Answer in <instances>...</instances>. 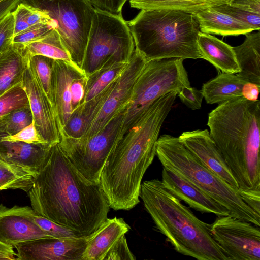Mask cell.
I'll list each match as a JSON object with an SVG mask.
<instances>
[{
	"instance_id": "8992f818",
	"label": "cell",
	"mask_w": 260,
	"mask_h": 260,
	"mask_svg": "<svg viewBox=\"0 0 260 260\" xmlns=\"http://www.w3.org/2000/svg\"><path fill=\"white\" fill-rule=\"evenodd\" d=\"M156 155L167 169L181 176L225 207L230 215L260 226V214L245 202L250 190L236 189L206 167L177 137H158Z\"/></svg>"
},
{
	"instance_id": "ffe728a7",
	"label": "cell",
	"mask_w": 260,
	"mask_h": 260,
	"mask_svg": "<svg viewBox=\"0 0 260 260\" xmlns=\"http://www.w3.org/2000/svg\"><path fill=\"white\" fill-rule=\"evenodd\" d=\"M131 227L121 218H106L89 235L82 260H103L111 247Z\"/></svg>"
},
{
	"instance_id": "74e56055",
	"label": "cell",
	"mask_w": 260,
	"mask_h": 260,
	"mask_svg": "<svg viewBox=\"0 0 260 260\" xmlns=\"http://www.w3.org/2000/svg\"><path fill=\"white\" fill-rule=\"evenodd\" d=\"M0 138L2 140L10 142L20 141L28 144L49 145L37 131L34 120L17 134L12 136H3L0 134Z\"/></svg>"
},
{
	"instance_id": "4dcf8cb0",
	"label": "cell",
	"mask_w": 260,
	"mask_h": 260,
	"mask_svg": "<svg viewBox=\"0 0 260 260\" xmlns=\"http://www.w3.org/2000/svg\"><path fill=\"white\" fill-rule=\"evenodd\" d=\"M28 107V99L21 82L0 95V121L10 113Z\"/></svg>"
},
{
	"instance_id": "ee69618b",
	"label": "cell",
	"mask_w": 260,
	"mask_h": 260,
	"mask_svg": "<svg viewBox=\"0 0 260 260\" xmlns=\"http://www.w3.org/2000/svg\"><path fill=\"white\" fill-rule=\"evenodd\" d=\"M15 19L14 36L27 29L30 26L27 21L26 10L23 2L19 3L13 11Z\"/></svg>"
},
{
	"instance_id": "7402d4cb",
	"label": "cell",
	"mask_w": 260,
	"mask_h": 260,
	"mask_svg": "<svg viewBox=\"0 0 260 260\" xmlns=\"http://www.w3.org/2000/svg\"><path fill=\"white\" fill-rule=\"evenodd\" d=\"M193 14L202 32L226 36L246 35L253 31L247 25L212 7L199 10Z\"/></svg>"
},
{
	"instance_id": "3957f363",
	"label": "cell",
	"mask_w": 260,
	"mask_h": 260,
	"mask_svg": "<svg viewBox=\"0 0 260 260\" xmlns=\"http://www.w3.org/2000/svg\"><path fill=\"white\" fill-rule=\"evenodd\" d=\"M207 125L238 188L260 191L259 101L240 96L220 103Z\"/></svg>"
},
{
	"instance_id": "7dc6e473",
	"label": "cell",
	"mask_w": 260,
	"mask_h": 260,
	"mask_svg": "<svg viewBox=\"0 0 260 260\" xmlns=\"http://www.w3.org/2000/svg\"><path fill=\"white\" fill-rule=\"evenodd\" d=\"M23 0H4L0 2V21L10 12L14 10Z\"/></svg>"
},
{
	"instance_id": "e0dca14e",
	"label": "cell",
	"mask_w": 260,
	"mask_h": 260,
	"mask_svg": "<svg viewBox=\"0 0 260 260\" xmlns=\"http://www.w3.org/2000/svg\"><path fill=\"white\" fill-rule=\"evenodd\" d=\"M161 181L171 193L202 213H211L218 217L230 215L225 207L172 171L163 168Z\"/></svg>"
},
{
	"instance_id": "d6986e66",
	"label": "cell",
	"mask_w": 260,
	"mask_h": 260,
	"mask_svg": "<svg viewBox=\"0 0 260 260\" xmlns=\"http://www.w3.org/2000/svg\"><path fill=\"white\" fill-rule=\"evenodd\" d=\"M52 146L48 144L10 142L0 138V158L20 166L36 175L45 164Z\"/></svg>"
},
{
	"instance_id": "cb8c5ba5",
	"label": "cell",
	"mask_w": 260,
	"mask_h": 260,
	"mask_svg": "<svg viewBox=\"0 0 260 260\" xmlns=\"http://www.w3.org/2000/svg\"><path fill=\"white\" fill-rule=\"evenodd\" d=\"M28 60L25 48L14 44L0 54V95L22 82Z\"/></svg>"
},
{
	"instance_id": "7c38bea8",
	"label": "cell",
	"mask_w": 260,
	"mask_h": 260,
	"mask_svg": "<svg viewBox=\"0 0 260 260\" xmlns=\"http://www.w3.org/2000/svg\"><path fill=\"white\" fill-rule=\"evenodd\" d=\"M209 230L228 260H260L259 226L229 215L218 217Z\"/></svg>"
},
{
	"instance_id": "484cf974",
	"label": "cell",
	"mask_w": 260,
	"mask_h": 260,
	"mask_svg": "<svg viewBox=\"0 0 260 260\" xmlns=\"http://www.w3.org/2000/svg\"><path fill=\"white\" fill-rule=\"evenodd\" d=\"M128 63H116L100 68L87 75L84 95L81 104L90 101L106 89L121 74Z\"/></svg>"
},
{
	"instance_id": "5bb4252c",
	"label": "cell",
	"mask_w": 260,
	"mask_h": 260,
	"mask_svg": "<svg viewBox=\"0 0 260 260\" xmlns=\"http://www.w3.org/2000/svg\"><path fill=\"white\" fill-rule=\"evenodd\" d=\"M22 84L27 94L37 131L49 145L58 143L60 133L55 112L28 66Z\"/></svg>"
},
{
	"instance_id": "ac0fdd59",
	"label": "cell",
	"mask_w": 260,
	"mask_h": 260,
	"mask_svg": "<svg viewBox=\"0 0 260 260\" xmlns=\"http://www.w3.org/2000/svg\"><path fill=\"white\" fill-rule=\"evenodd\" d=\"M85 75L72 62L53 60L52 87L55 115L59 133L68 121L72 112L71 86L76 78Z\"/></svg>"
},
{
	"instance_id": "603a6c76",
	"label": "cell",
	"mask_w": 260,
	"mask_h": 260,
	"mask_svg": "<svg viewBox=\"0 0 260 260\" xmlns=\"http://www.w3.org/2000/svg\"><path fill=\"white\" fill-rule=\"evenodd\" d=\"M244 42L233 47L240 72L246 82L260 84V32L245 35Z\"/></svg>"
},
{
	"instance_id": "30bf717a",
	"label": "cell",
	"mask_w": 260,
	"mask_h": 260,
	"mask_svg": "<svg viewBox=\"0 0 260 260\" xmlns=\"http://www.w3.org/2000/svg\"><path fill=\"white\" fill-rule=\"evenodd\" d=\"M123 111L114 118L100 132L80 143L60 135L58 144L71 162L89 183L99 184L103 168L116 145Z\"/></svg>"
},
{
	"instance_id": "f35d334b",
	"label": "cell",
	"mask_w": 260,
	"mask_h": 260,
	"mask_svg": "<svg viewBox=\"0 0 260 260\" xmlns=\"http://www.w3.org/2000/svg\"><path fill=\"white\" fill-rule=\"evenodd\" d=\"M24 4L26 13L27 23L30 26L36 24H46L50 25L56 29V22L46 11L27 3H24Z\"/></svg>"
},
{
	"instance_id": "60d3db41",
	"label": "cell",
	"mask_w": 260,
	"mask_h": 260,
	"mask_svg": "<svg viewBox=\"0 0 260 260\" xmlns=\"http://www.w3.org/2000/svg\"><path fill=\"white\" fill-rule=\"evenodd\" d=\"M181 101L192 110L199 109L201 107L204 98L202 90L194 87H184L177 93Z\"/></svg>"
},
{
	"instance_id": "f546056e",
	"label": "cell",
	"mask_w": 260,
	"mask_h": 260,
	"mask_svg": "<svg viewBox=\"0 0 260 260\" xmlns=\"http://www.w3.org/2000/svg\"><path fill=\"white\" fill-rule=\"evenodd\" d=\"M53 60V59L42 55L32 56L29 57L28 67L49 101L55 114L52 87Z\"/></svg>"
},
{
	"instance_id": "ba28073f",
	"label": "cell",
	"mask_w": 260,
	"mask_h": 260,
	"mask_svg": "<svg viewBox=\"0 0 260 260\" xmlns=\"http://www.w3.org/2000/svg\"><path fill=\"white\" fill-rule=\"evenodd\" d=\"M135 50L127 22L121 13L95 8L81 70L86 76L116 63H128Z\"/></svg>"
},
{
	"instance_id": "7a4b0ae2",
	"label": "cell",
	"mask_w": 260,
	"mask_h": 260,
	"mask_svg": "<svg viewBox=\"0 0 260 260\" xmlns=\"http://www.w3.org/2000/svg\"><path fill=\"white\" fill-rule=\"evenodd\" d=\"M177 93L155 100L125 133L109 156L99 185L110 208L129 210L139 202L141 181L156 155V142L162 123Z\"/></svg>"
},
{
	"instance_id": "f6af8a7d",
	"label": "cell",
	"mask_w": 260,
	"mask_h": 260,
	"mask_svg": "<svg viewBox=\"0 0 260 260\" xmlns=\"http://www.w3.org/2000/svg\"><path fill=\"white\" fill-rule=\"evenodd\" d=\"M231 6L260 15V0H231Z\"/></svg>"
},
{
	"instance_id": "1f68e13d",
	"label": "cell",
	"mask_w": 260,
	"mask_h": 260,
	"mask_svg": "<svg viewBox=\"0 0 260 260\" xmlns=\"http://www.w3.org/2000/svg\"><path fill=\"white\" fill-rule=\"evenodd\" d=\"M90 115L84 105L80 104L73 110L68 121L60 131V135L79 140L85 132Z\"/></svg>"
},
{
	"instance_id": "5b68a950",
	"label": "cell",
	"mask_w": 260,
	"mask_h": 260,
	"mask_svg": "<svg viewBox=\"0 0 260 260\" xmlns=\"http://www.w3.org/2000/svg\"><path fill=\"white\" fill-rule=\"evenodd\" d=\"M135 49L146 61L199 59L200 32L193 13L169 9H142L127 22Z\"/></svg>"
},
{
	"instance_id": "836d02e7",
	"label": "cell",
	"mask_w": 260,
	"mask_h": 260,
	"mask_svg": "<svg viewBox=\"0 0 260 260\" xmlns=\"http://www.w3.org/2000/svg\"><path fill=\"white\" fill-rule=\"evenodd\" d=\"M29 216L35 223L55 238L82 237L72 230L37 214L31 207Z\"/></svg>"
},
{
	"instance_id": "e575fe53",
	"label": "cell",
	"mask_w": 260,
	"mask_h": 260,
	"mask_svg": "<svg viewBox=\"0 0 260 260\" xmlns=\"http://www.w3.org/2000/svg\"><path fill=\"white\" fill-rule=\"evenodd\" d=\"M215 10L227 14L251 27L253 30H259L260 15L233 7L229 3L212 7Z\"/></svg>"
},
{
	"instance_id": "9a60e30c",
	"label": "cell",
	"mask_w": 260,
	"mask_h": 260,
	"mask_svg": "<svg viewBox=\"0 0 260 260\" xmlns=\"http://www.w3.org/2000/svg\"><path fill=\"white\" fill-rule=\"evenodd\" d=\"M30 208L17 205L9 208L0 204V242L13 247L32 240L53 238L32 220Z\"/></svg>"
},
{
	"instance_id": "8d00e7d4",
	"label": "cell",
	"mask_w": 260,
	"mask_h": 260,
	"mask_svg": "<svg viewBox=\"0 0 260 260\" xmlns=\"http://www.w3.org/2000/svg\"><path fill=\"white\" fill-rule=\"evenodd\" d=\"M13 11L8 13L0 21V54L9 50L13 45L15 31Z\"/></svg>"
},
{
	"instance_id": "44dd1931",
	"label": "cell",
	"mask_w": 260,
	"mask_h": 260,
	"mask_svg": "<svg viewBox=\"0 0 260 260\" xmlns=\"http://www.w3.org/2000/svg\"><path fill=\"white\" fill-rule=\"evenodd\" d=\"M198 45L202 59L224 73L240 72L233 47L211 34L200 32Z\"/></svg>"
},
{
	"instance_id": "bcb514c9",
	"label": "cell",
	"mask_w": 260,
	"mask_h": 260,
	"mask_svg": "<svg viewBox=\"0 0 260 260\" xmlns=\"http://www.w3.org/2000/svg\"><path fill=\"white\" fill-rule=\"evenodd\" d=\"M260 84L247 82L243 86L242 96L246 99L255 101L257 100Z\"/></svg>"
},
{
	"instance_id": "f1b7e54d",
	"label": "cell",
	"mask_w": 260,
	"mask_h": 260,
	"mask_svg": "<svg viewBox=\"0 0 260 260\" xmlns=\"http://www.w3.org/2000/svg\"><path fill=\"white\" fill-rule=\"evenodd\" d=\"M34 176L24 168L0 158V190L20 189L28 193Z\"/></svg>"
},
{
	"instance_id": "277c9868",
	"label": "cell",
	"mask_w": 260,
	"mask_h": 260,
	"mask_svg": "<svg viewBox=\"0 0 260 260\" xmlns=\"http://www.w3.org/2000/svg\"><path fill=\"white\" fill-rule=\"evenodd\" d=\"M139 197L156 228L177 252L198 260H228L212 238L210 224L199 219L161 180L143 182Z\"/></svg>"
},
{
	"instance_id": "83f0119b",
	"label": "cell",
	"mask_w": 260,
	"mask_h": 260,
	"mask_svg": "<svg viewBox=\"0 0 260 260\" xmlns=\"http://www.w3.org/2000/svg\"><path fill=\"white\" fill-rule=\"evenodd\" d=\"M25 49L28 57L39 55L55 60L72 62L70 54L56 29H52L43 38L30 43Z\"/></svg>"
},
{
	"instance_id": "d6a6232c",
	"label": "cell",
	"mask_w": 260,
	"mask_h": 260,
	"mask_svg": "<svg viewBox=\"0 0 260 260\" xmlns=\"http://www.w3.org/2000/svg\"><path fill=\"white\" fill-rule=\"evenodd\" d=\"M33 120L29 107L16 110L0 121V134L3 136L15 135L30 124Z\"/></svg>"
},
{
	"instance_id": "4fadbf2b",
	"label": "cell",
	"mask_w": 260,
	"mask_h": 260,
	"mask_svg": "<svg viewBox=\"0 0 260 260\" xmlns=\"http://www.w3.org/2000/svg\"><path fill=\"white\" fill-rule=\"evenodd\" d=\"M89 235L37 239L17 244L13 248L17 250L16 259L82 260Z\"/></svg>"
},
{
	"instance_id": "4316f807",
	"label": "cell",
	"mask_w": 260,
	"mask_h": 260,
	"mask_svg": "<svg viewBox=\"0 0 260 260\" xmlns=\"http://www.w3.org/2000/svg\"><path fill=\"white\" fill-rule=\"evenodd\" d=\"M231 0H137L129 3L138 9H169L192 13L208 7L229 3Z\"/></svg>"
},
{
	"instance_id": "6da1fadb",
	"label": "cell",
	"mask_w": 260,
	"mask_h": 260,
	"mask_svg": "<svg viewBox=\"0 0 260 260\" xmlns=\"http://www.w3.org/2000/svg\"><path fill=\"white\" fill-rule=\"evenodd\" d=\"M27 193L37 214L81 236L93 233L106 219L110 208L99 184L81 175L58 143L51 147Z\"/></svg>"
},
{
	"instance_id": "b9f144b4",
	"label": "cell",
	"mask_w": 260,
	"mask_h": 260,
	"mask_svg": "<svg viewBox=\"0 0 260 260\" xmlns=\"http://www.w3.org/2000/svg\"><path fill=\"white\" fill-rule=\"evenodd\" d=\"M86 79V75H83L75 79L72 83L71 94L73 111L82 103L83 99Z\"/></svg>"
},
{
	"instance_id": "2e32d148",
	"label": "cell",
	"mask_w": 260,
	"mask_h": 260,
	"mask_svg": "<svg viewBox=\"0 0 260 260\" xmlns=\"http://www.w3.org/2000/svg\"><path fill=\"white\" fill-rule=\"evenodd\" d=\"M179 141L206 167L234 188L236 180L207 129L182 133Z\"/></svg>"
},
{
	"instance_id": "8fae6325",
	"label": "cell",
	"mask_w": 260,
	"mask_h": 260,
	"mask_svg": "<svg viewBox=\"0 0 260 260\" xmlns=\"http://www.w3.org/2000/svg\"><path fill=\"white\" fill-rule=\"evenodd\" d=\"M146 62L135 49L124 70L108 86L103 100L91 115L83 136L76 140L80 143L87 141L124 110L130 101L135 82Z\"/></svg>"
},
{
	"instance_id": "f907efd6",
	"label": "cell",
	"mask_w": 260,
	"mask_h": 260,
	"mask_svg": "<svg viewBox=\"0 0 260 260\" xmlns=\"http://www.w3.org/2000/svg\"><path fill=\"white\" fill-rule=\"evenodd\" d=\"M4 1V0H0V2H2V1Z\"/></svg>"
},
{
	"instance_id": "ab89813d",
	"label": "cell",
	"mask_w": 260,
	"mask_h": 260,
	"mask_svg": "<svg viewBox=\"0 0 260 260\" xmlns=\"http://www.w3.org/2000/svg\"><path fill=\"white\" fill-rule=\"evenodd\" d=\"M135 259L136 257L128 248L124 235L114 244L103 260H134Z\"/></svg>"
},
{
	"instance_id": "52a82bcc",
	"label": "cell",
	"mask_w": 260,
	"mask_h": 260,
	"mask_svg": "<svg viewBox=\"0 0 260 260\" xmlns=\"http://www.w3.org/2000/svg\"><path fill=\"white\" fill-rule=\"evenodd\" d=\"M183 60L168 58L146 61L123 111L117 143L155 100L169 92L178 93L183 87L190 86Z\"/></svg>"
},
{
	"instance_id": "c3c4849f",
	"label": "cell",
	"mask_w": 260,
	"mask_h": 260,
	"mask_svg": "<svg viewBox=\"0 0 260 260\" xmlns=\"http://www.w3.org/2000/svg\"><path fill=\"white\" fill-rule=\"evenodd\" d=\"M15 256L16 253L12 246L0 242V260L16 259Z\"/></svg>"
},
{
	"instance_id": "7bdbcfd3",
	"label": "cell",
	"mask_w": 260,
	"mask_h": 260,
	"mask_svg": "<svg viewBox=\"0 0 260 260\" xmlns=\"http://www.w3.org/2000/svg\"><path fill=\"white\" fill-rule=\"evenodd\" d=\"M126 1L127 0H89L94 8L113 14L120 13Z\"/></svg>"
},
{
	"instance_id": "681fc988",
	"label": "cell",
	"mask_w": 260,
	"mask_h": 260,
	"mask_svg": "<svg viewBox=\"0 0 260 260\" xmlns=\"http://www.w3.org/2000/svg\"><path fill=\"white\" fill-rule=\"evenodd\" d=\"M135 1H137V0H128L129 3Z\"/></svg>"
},
{
	"instance_id": "9c48e42d",
	"label": "cell",
	"mask_w": 260,
	"mask_h": 260,
	"mask_svg": "<svg viewBox=\"0 0 260 260\" xmlns=\"http://www.w3.org/2000/svg\"><path fill=\"white\" fill-rule=\"evenodd\" d=\"M46 11L57 23L56 30L71 56L81 69L95 8L89 0H23Z\"/></svg>"
},
{
	"instance_id": "d4e9b609",
	"label": "cell",
	"mask_w": 260,
	"mask_h": 260,
	"mask_svg": "<svg viewBox=\"0 0 260 260\" xmlns=\"http://www.w3.org/2000/svg\"><path fill=\"white\" fill-rule=\"evenodd\" d=\"M246 83L237 74L222 72L204 84L201 90L208 104H220L242 96Z\"/></svg>"
},
{
	"instance_id": "d590c367",
	"label": "cell",
	"mask_w": 260,
	"mask_h": 260,
	"mask_svg": "<svg viewBox=\"0 0 260 260\" xmlns=\"http://www.w3.org/2000/svg\"><path fill=\"white\" fill-rule=\"evenodd\" d=\"M52 26L46 24H36L14 36L13 43L25 48L27 45L45 37L52 29Z\"/></svg>"
}]
</instances>
